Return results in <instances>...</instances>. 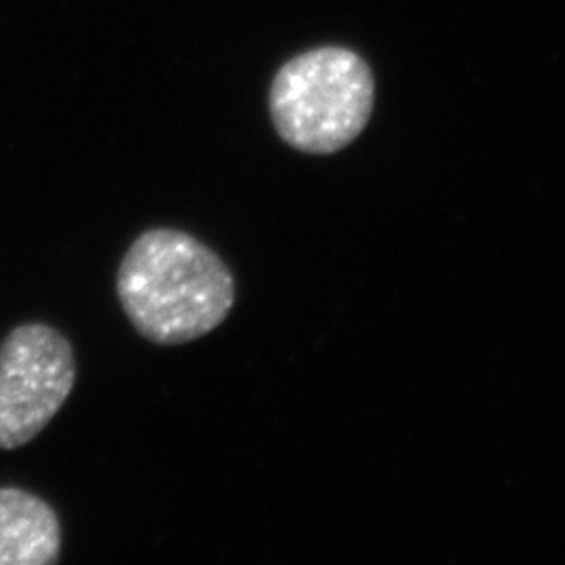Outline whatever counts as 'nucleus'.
Returning a JSON list of instances; mask_svg holds the SVG:
<instances>
[{
    "instance_id": "f257e3e1",
    "label": "nucleus",
    "mask_w": 565,
    "mask_h": 565,
    "mask_svg": "<svg viewBox=\"0 0 565 565\" xmlns=\"http://www.w3.org/2000/svg\"><path fill=\"white\" fill-rule=\"evenodd\" d=\"M116 287L128 321L160 345L200 340L235 303V281L218 254L174 228L139 235L121 260Z\"/></svg>"
},
{
    "instance_id": "f03ea898",
    "label": "nucleus",
    "mask_w": 565,
    "mask_h": 565,
    "mask_svg": "<svg viewBox=\"0 0 565 565\" xmlns=\"http://www.w3.org/2000/svg\"><path fill=\"white\" fill-rule=\"evenodd\" d=\"M369 65L340 46L287 61L270 86V118L282 141L303 153H335L354 141L373 114Z\"/></svg>"
},
{
    "instance_id": "7ed1b4c3",
    "label": "nucleus",
    "mask_w": 565,
    "mask_h": 565,
    "mask_svg": "<svg viewBox=\"0 0 565 565\" xmlns=\"http://www.w3.org/2000/svg\"><path fill=\"white\" fill-rule=\"evenodd\" d=\"M76 384L72 343L42 323L15 327L0 342V448L34 440Z\"/></svg>"
},
{
    "instance_id": "20e7f679",
    "label": "nucleus",
    "mask_w": 565,
    "mask_h": 565,
    "mask_svg": "<svg viewBox=\"0 0 565 565\" xmlns=\"http://www.w3.org/2000/svg\"><path fill=\"white\" fill-rule=\"evenodd\" d=\"M60 553L53 507L21 488H0V565H51Z\"/></svg>"
}]
</instances>
